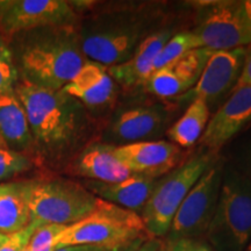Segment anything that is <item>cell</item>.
Masks as SVG:
<instances>
[{
    "instance_id": "6da1fadb",
    "label": "cell",
    "mask_w": 251,
    "mask_h": 251,
    "mask_svg": "<svg viewBox=\"0 0 251 251\" xmlns=\"http://www.w3.org/2000/svg\"><path fill=\"white\" fill-rule=\"evenodd\" d=\"M15 93L23 102L34 140V161L49 164L75 158L93 129L89 109L63 90L43 89L21 80Z\"/></svg>"
},
{
    "instance_id": "7a4b0ae2",
    "label": "cell",
    "mask_w": 251,
    "mask_h": 251,
    "mask_svg": "<svg viewBox=\"0 0 251 251\" xmlns=\"http://www.w3.org/2000/svg\"><path fill=\"white\" fill-rule=\"evenodd\" d=\"M18 47L19 74L27 83L62 90L89 61L81 51L75 26L26 31Z\"/></svg>"
},
{
    "instance_id": "3957f363",
    "label": "cell",
    "mask_w": 251,
    "mask_h": 251,
    "mask_svg": "<svg viewBox=\"0 0 251 251\" xmlns=\"http://www.w3.org/2000/svg\"><path fill=\"white\" fill-rule=\"evenodd\" d=\"M151 18L143 14H101L90 19L77 30L83 54L105 67L127 62L135 49L151 34Z\"/></svg>"
},
{
    "instance_id": "277c9868",
    "label": "cell",
    "mask_w": 251,
    "mask_h": 251,
    "mask_svg": "<svg viewBox=\"0 0 251 251\" xmlns=\"http://www.w3.org/2000/svg\"><path fill=\"white\" fill-rule=\"evenodd\" d=\"M149 238L151 237L139 213L98 199L91 214L63 229L55 247L94 246L124 251L137 241Z\"/></svg>"
},
{
    "instance_id": "5b68a950",
    "label": "cell",
    "mask_w": 251,
    "mask_h": 251,
    "mask_svg": "<svg viewBox=\"0 0 251 251\" xmlns=\"http://www.w3.org/2000/svg\"><path fill=\"white\" fill-rule=\"evenodd\" d=\"M214 251H244L251 241V180L225 169L215 214L205 235Z\"/></svg>"
},
{
    "instance_id": "8992f818",
    "label": "cell",
    "mask_w": 251,
    "mask_h": 251,
    "mask_svg": "<svg viewBox=\"0 0 251 251\" xmlns=\"http://www.w3.org/2000/svg\"><path fill=\"white\" fill-rule=\"evenodd\" d=\"M215 161V155L209 151L197 153L158 178L151 196L140 213L150 237L161 240L168 235L172 220L185 197Z\"/></svg>"
},
{
    "instance_id": "52a82bcc",
    "label": "cell",
    "mask_w": 251,
    "mask_h": 251,
    "mask_svg": "<svg viewBox=\"0 0 251 251\" xmlns=\"http://www.w3.org/2000/svg\"><path fill=\"white\" fill-rule=\"evenodd\" d=\"M25 183L31 220L42 225L76 224L91 214L98 203L99 198L74 180L54 178Z\"/></svg>"
},
{
    "instance_id": "ba28073f",
    "label": "cell",
    "mask_w": 251,
    "mask_h": 251,
    "mask_svg": "<svg viewBox=\"0 0 251 251\" xmlns=\"http://www.w3.org/2000/svg\"><path fill=\"white\" fill-rule=\"evenodd\" d=\"M225 163L215 161L185 197L169 229L166 240L205 238L218 206Z\"/></svg>"
},
{
    "instance_id": "9c48e42d",
    "label": "cell",
    "mask_w": 251,
    "mask_h": 251,
    "mask_svg": "<svg viewBox=\"0 0 251 251\" xmlns=\"http://www.w3.org/2000/svg\"><path fill=\"white\" fill-rule=\"evenodd\" d=\"M77 14L64 0H1L0 31L14 35L48 27L75 26Z\"/></svg>"
},
{
    "instance_id": "30bf717a",
    "label": "cell",
    "mask_w": 251,
    "mask_h": 251,
    "mask_svg": "<svg viewBox=\"0 0 251 251\" xmlns=\"http://www.w3.org/2000/svg\"><path fill=\"white\" fill-rule=\"evenodd\" d=\"M249 48L214 51L207 62L198 83L180 98L183 101L202 99L208 108L216 101L230 94L242 71Z\"/></svg>"
},
{
    "instance_id": "8fae6325",
    "label": "cell",
    "mask_w": 251,
    "mask_h": 251,
    "mask_svg": "<svg viewBox=\"0 0 251 251\" xmlns=\"http://www.w3.org/2000/svg\"><path fill=\"white\" fill-rule=\"evenodd\" d=\"M170 113L161 103L134 106L119 111L109 124L107 140L117 146L153 141L165 131ZM109 143V144H112Z\"/></svg>"
},
{
    "instance_id": "7c38bea8",
    "label": "cell",
    "mask_w": 251,
    "mask_h": 251,
    "mask_svg": "<svg viewBox=\"0 0 251 251\" xmlns=\"http://www.w3.org/2000/svg\"><path fill=\"white\" fill-rule=\"evenodd\" d=\"M192 31L200 40L202 48L213 51L233 50L251 45V26L238 18L233 1L216 4Z\"/></svg>"
},
{
    "instance_id": "4fadbf2b",
    "label": "cell",
    "mask_w": 251,
    "mask_h": 251,
    "mask_svg": "<svg viewBox=\"0 0 251 251\" xmlns=\"http://www.w3.org/2000/svg\"><path fill=\"white\" fill-rule=\"evenodd\" d=\"M208 48H198L170 64L153 71L146 83V90L161 98H176L193 89L213 54Z\"/></svg>"
},
{
    "instance_id": "5bb4252c",
    "label": "cell",
    "mask_w": 251,
    "mask_h": 251,
    "mask_svg": "<svg viewBox=\"0 0 251 251\" xmlns=\"http://www.w3.org/2000/svg\"><path fill=\"white\" fill-rule=\"evenodd\" d=\"M251 121V86L235 87L208 124L199 143L216 153Z\"/></svg>"
},
{
    "instance_id": "9a60e30c",
    "label": "cell",
    "mask_w": 251,
    "mask_h": 251,
    "mask_svg": "<svg viewBox=\"0 0 251 251\" xmlns=\"http://www.w3.org/2000/svg\"><path fill=\"white\" fill-rule=\"evenodd\" d=\"M115 153L133 175L158 178L180 165L181 148L170 141L153 140L115 147Z\"/></svg>"
},
{
    "instance_id": "2e32d148",
    "label": "cell",
    "mask_w": 251,
    "mask_h": 251,
    "mask_svg": "<svg viewBox=\"0 0 251 251\" xmlns=\"http://www.w3.org/2000/svg\"><path fill=\"white\" fill-rule=\"evenodd\" d=\"M62 90L87 109H96L105 107L114 100L117 84L108 74L107 67L87 61Z\"/></svg>"
},
{
    "instance_id": "e0dca14e",
    "label": "cell",
    "mask_w": 251,
    "mask_h": 251,
    "mask_svg": "<svg viewBox=\"0 0 251 251\" xmlns=\"http://www.w3.org/2000/svg\"><path fill=\"white\" fill-rule=\"evenodd\" d=\"M72 174L101 183H118L130 177L131 172L115 153V146L92 143L86 146L71 162Z\"/></svg>"
},
{
    "instance_id": "ac0fdd59",
    "label": "cell",
    "mask_w": 251,
    "mask_h": 251,
    "mask_svg": "<svg viewBox=\"0 0 251 251\" xmlns=\"http://www.w3.org/2000/svg\"><path fill=\"white\" fill-rule=\"evenodd\" d=\"M174 33L170 28L152 31L135 49L127 62L108 67V74L114 81L126 86L144 84L153 72V63L163 47L171 39Z\"/></svg>"
},
{
    "instance_id": "d6986e66",
    "label": "cell",
    "mask_w": 251,
    "mask_h": 251,
    "mask_svg": "<svg viewBox=\"0 0 251 251\" xmlns=\"http://www.w3.org/2000/svg\"><path fill=\"white\" fill-rule=\"evenodd\" d=\"M157 180L146 176L131 175L118 183L87 180L83 185L99 199L140 214L151 196Z\"/></svg>"
},
{
    "instance_id": "ffe728a7",
    "label": "cell",
    "mask_w": 251,
    "mask_h": 251,
    "mask_svg": "<svg viewBox=\"0 0 251 251\" xmlns=\"http://www.w3.org/2000/svg\"><path fill=\"white\" fill-rule=\"evenodd\" d=\"M0 136L7 149L34 159V140L30 126L15 90L0 96Z\"/></svg>"
},
{
    "instance_id": "44dd1931",
    "label": "cell",
    "mask_w": 251,
    "mask_h": 251,
    "mask_svg": "<svg viewBox=\"0 0 251 251\" xmlns=\"http://www.w3.org/2000/svg\"><path fill=\"white\" fill-rule=\"evenodd\" d=\"M26 183H0V233L13 234L30 225Z\"/></svg>"
},
{
    "instance_id": "7402d4cb",
    "label": "cell",
    "mask_w": 251,
    "mask_h": 251,
    "mask_svg": "<svg viewBox=\"0 0 251 251\" xmlns=\"http://www.w3.org/2000/svg\"><path fill=\"white\" fill-rule=\"evenodd\" d=\"M209 121V108L202 99L190 102L184 114L166 130V136L179 148H191L205 131Z\"/></svg>"
},
{
    "instance_id": "603a6c76",
    "label": "cell",
    "mask_w": 251,
    "mask_h": 251,
    "mask_svg": "<svg viewBox=\"0 0 251 251\" xmlns=\"http://www.w3.org/2000/svg\"><path fill=\"white\" fill-rule=\"evenodd\" d=\"M202 48L200 40L192 30L175 34L163 47L153 63V71L170 64L191 50Z\"/></svg>"
},
{
    "instance_id": "cb8c5ba5",
    "label": "cell",
    "mask_w": 251,
    "mask_h": 251,
    "mask_svg": "<svg viewBox=\"0 0 251 251\" xmlns=\"http://www.w3.org/2000/svg\"><path fill=\"white\" fill-rule=\"evenodd\" d=\"M19 83V71L13 50L0 36V96L13 92Z\"/></svg>"
},
{
    "instance_id": "d4e9b609",
    "label": "cell",
    "mask_w": 251,
    "mask_h": 251,
    "mask_svg": "<svg viewBox=\"0 0 251 251\" xmlns=\"http://www.w3.org/2000/svg\"><path fill=\"white\" fill-rule=\"evenodd\" d=\"M34 163L35 161L30 156L0 148V180L9 179L29 171Z\"/></svg>"
},
{
    "instance_id": "484cf974",
    "label": "cell",
    "mask_w": 251,
    "mask_h": 251,
    "mask_svg": "<svg viewBox=\"0 0 251 251\" xmlns=\"http://www.w3.org/2000/svg\"><path fill=\"white\" fill-rule=\"evenodd\" d=\"M41 225L42 224L37 221H31L30 225L23 230L6 235L4 242L0 246V251H24L29 244L33 234Z\"/></svg>"
},
{
    "instance_id": "4316f807",
    "label": "cell",
    "mask_w": 251,
    "mask_h": 251,
    "mask_svg": "<svg viewBox=\"0 0 251 251\" xmlns=\"http://www.w3.org/2000/svg\"><path fill=\"white\" fill-rule=\"evenodd\" d=\"M172 251H214L205 238H185V240L163 241Z\"/></svg>"
},
{
    "instance_id": "83f0119b",
    "label": "cell",
    "mask_w": 251,
    "mask_h": 251,
    "mask_svg": "<svg viewBox=\"0 0 251 251\" xmlns=\"http://www.w3.org/2000/svg\"><path fill=\"white\" fill-rule=\"evenodd\" d=\"M241 86H251V49H249V51H248L242 71H241L236 85H235V87Z\"/></svg>"
},
{
    "instance_id": "f1b7e54d",
    "label": "cell",
    "mask_w": 251,
    "mask_h": 251,
    "mask_svg": "<svg viewBox=\"0 0 251 251\" xmlns=\"http://www.w3.org/2000/svg\"><path fill=\"white\" fill-rule=\"evenodd\" d=\"M54 251H114L94 246H63L56 247Z\"/></svg>"
},
{
    "instance_id": "f546056e",
    "label": "cell",
    "mask_w": 251,
    "mask_h": 251,
    "mask_svg": "<svg viewBox=\"0 0 251 251\" xmlns=\"http://www.w3.org/2000/svg\"><path fill=\"white\" fill-rule=\"evenodd\" d=\"M163 246V241L159 238H149L141 244L136 251H159Z\"/></svg>"
},
{
    "instance_id": "4dcf8cb0",
    "label": "cell",
    "mask_w": 251,
    "mask_h": 251,
    "mask_svg": "<svg viewBox=\"0 0 251 251\" xmlns=\"http://www.w3.org/2000/svg\"><path fill=\"white\" fill-rule=\"evenodd\" d=\"M144 242V241H137V242H135L133 246H130V247H128L127 249H125L124 251H136L137 249H139L140 248V246L141 244H142Z\"/></svg>"
},
{
    "instance_id": "1f68e13d",
    "label": "cell",
    "mask_w": 251,
    "mask_h": 251,
    "mask_svg": "<svg viewBox=\"0 0 251 251\" xmlns=\"http://www.w3.org/2000/svg\"><path fill=\"white\" fill-rule=\"evenodd\" d=\"M0 148H4V149H7V147H6V144L4 142V140H2V137L0 136Z\"/></svg>"
},
{
    "instance_id": "d6a6232c",
    "label": "cell",
    "mask_w": 251,
    "mask_h": 251,
    "mask_svg": "<svg viewBox=\"0 0 251 251\" xmlns=\"http://www.w3.org/2000/svg\"><path fill=\"white\" fill-rule=\"evenodd\" d=\"M5 236H6V235H4V234H1V233H0V246H1V243L4 242V240H5Z\"/></svg>"
},
{
    "instance_id": "836d02e7",
    "label": "cell",
    "mask_w": 251,
    "mask_h": 251,
    "mask_svg": "<svg viewBox=\"0 0 251 251\" xmlns=\"http://www.w3.org/2000/svg\"><path fill=\"white\" fill-rule=\"evenodd\" d=\"M244 251H251V241L249 242V244H248L246 249H244Z\"/></svg>"
},
{
    "instance_id": "e575fe53",
    "label": "cell",
    "mask_w": 251,
    "mask_h": 251,
    "mask_svg": "<svg viewBox=\"0 0 251 251\" xmlns=\"http://www.w3.org/2000/svg\"><path fill=\"white\" fill-rule=\"evenodd\" d=\"M163 251H172V250H171V249H169V248L166 247L164 243H163Z\"/></svg>"
},
{
    "instance_id": "d590c367",
    "label": "cell",
    "mask_w": 251,
    "mask_h": 251,
    "mask_svg": "<svg viewBox=\"0 0 251 251\" xmlns=\"http://www.w3.org/2000/svg\"><path fill=\"white\" fill-rule=\"evenodd\" d=\"M249 164H250V174H249V176H248V178H249V179L251 180V155H250V163H249Z\"/></svg>"
},
{
    "instance_id": "8d00e7d4",
    "label": "cell",
    "mask_w": 251,
    "mask_h": 251,
    "mask_svg": "<svg viewBox=\"0 0 251 251\" xmlns=\"http://www.w3.org/2000/svg\"><path fill=\"white\" fill-rule=\"evenodd\" d=\"M24 251H30V249H29V248H28V247H27V248H26V249H25Z\"/></svg>"
},
{
    "instance_id": "74e56055",
    "label": "cell",
    "mask_w": 251,
    "mask_h": 251,
    "mask_svg": "<svg viewBox=\"0 0 251 251\" xmlns=\"http://www.w3.org/2000/svg\"><path fill=\"white\" fill-rule=\"evenodd\" d=\"M159 251H163V246H162V248H161V250H159Z\"/></svg>"
}]
</instances>
